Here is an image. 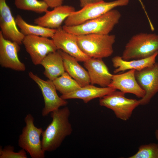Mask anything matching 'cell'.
<instances>
[{
    "instance_id": "6da1fadb",
    "label": "cell",
    "mask_w": 158,
    "mask_h": 158,
    "mask_svg": "<svg viewBox=\"0 0 158 158\" xmlns=\"http://www.w3.org/2000/svg\"><path fill=\"white\" fill-rule=\"evenodd\" d=\"M70 112L69 108L65 107L50 113L52 121L42 135V148L45 152L56 150L72 134L73 129L69 120Z\"/></svg>"
},
{
    "instance_id": "7a4b0ae2",
    "label": "cell",
    "mask_w": 158,
    "mask_h": 158,
    "mask_svg": "<svg viewBox=\"0 0 158 158\" xmlns=\"http://www.w3.org/2000/svg\"><path fill=\"white\" fill-rule=\"evenodd\" d=\"M121 17L119 11L113 9L80 25L72 26L64 25L62 28L66 31L77 35L92 34L108 35L118 23Z\"/></svg>"
},
{
    "instance_id": "3957f363",
    "label": "cell",
    "mask_w": 158,
    "mask_h": 158,
    "mask_svg": "<svg viewBox=\"0 0 158 158\" xmlns=\"http://www.w3.org/2000/svg\"><path fill=\"white\" fill-rule=\"evenodd\" d=\"M158 52V35L141 32L133 36L121 56L125 60L143 59Z\"/></svg>"
},
{
    "instance_id": "277c9868",
    "label": "cell",
    "mask_w": 158,
    "mask_h": 158,
    "mask_svg": "<svg viewBox=\"0 0 158 158\" xmlns=\"http://www.w3.org/2000/svg\"><path fill=\"white\" fill-rule=\"evenodd\" d=\"M77 36L79 48L90 58H107L113 53L116 40L114 35L92 34Z\"/></svg>"
},
{
    "instance_id": "5b68a950",
    "label": "cell",
    "mask_w": 158,
    "mask_h": 158,
    "mask_svg": "<svg viewBox=\"0 0 158 158\" xmlns=\"http://www.w3.org/2000/svg\"><path fill=\"white\" fill-rule=\"evenodd\" d=\"M25 126L23 128L18 140V146L29 154L32 158H44L45 152L43 150L40 140L43 130L34 124V118L30 114L24 119Z\"/></svg>"
},
{
    "instance_id": "8992f818",
    "label": "cell",
    "mask_w": 158,
    "mask_h": 158,
    "mask_svg": "<svg viewBox=\"0 0 158 158\" xmlns=\"http://www.w3.org/2000/svg\"><path fill=\"white\" fill-rule=\"evenodd\" d=\"M129 2V0L103 1L87 6L71 13L64 21V25L72 26L80 25L99 17L114 8L126 6Z\"/></svg>"
},
{
    "instance_id": "52a82bcc",
    "label": "cell",
    "mask_w": 158,
    "mask_h": 158,
    "mask_svg": "<svg viewBox=\"0 0 158 158\" xmlns=\"http://www.w3.org/2000/svg\"><path fill=\"white\" fill-rule=\"evenodd\" d=\"M125 94L116 90L100 98L99 104L113 111L116 117L126 121L131 116L134 110L140 105L139 100L129 99Z\"/></svg>"
},
{
    "instance_id": "ba28073f",
    "label": "cell",
    "mask_w": 158,
    "mask_h": 158,
    "mask_svg": "<svg viewBox=\"0 0 158 158\" xmlns=\"http://www.w3.org/2000/svg\"><path fill=\"white\" fill-rule=\"evenodd\" d=\"M28 74L41 90L44 102V106L42 112L43 116H47L51 112L67 104L68 102L66 100L58 95L52 81L49 79L43 80L31 71L29 72Z\"/></svg>"
},
{
    "instance_id": "9c48e42d",
    "label": "cell",
    "mask_w": 158,
    "mask_h": 158,
    "mask_svg": "<svg viewBox=\"0 0 158 158\" xmlns=\"http://www.w3.org/2000/svg\"><path fill=\"white\" fill-rule=\"evenodd\" d=\"M22 43L35 65L40 64L49 53L58 50L52 39L40 36H25Z\"/></svg>"
},
{
    "instance_id": "30bf717a",
    "label": "cell",
    "mask_w": 158,
    "mask_h": 158,
    "mask_svg": "<svg viewBox=\"0 0 158 158\" xmlns=\"http://www.w3.org/2000/svg\"><path fill=\"white\" fill-rule=\"evenodd\" d=\"M136 80L145 92L143 97L139 100L140 105L148 104L158 92V62L139 71H135Z\"/></svg>"
},
{
    "instance_id": "8fae6325",
    "label": "cell",
    "mask_w": 158,
    "mask_h": 158,
    "mask_svg": "<svg viewBox=\"0 0 158 158\" xmlns=\"http://www.w3.org/2000/svg\"><path fill=\"white\" fill-rule=\"evenodd\" d=\"M77 36L60 27L56 29L51 39L58 50H61L73 56L78 61L84 62L90 57L79 48Z\"/></svg>"
},
{
    "instance_id": "7c38bea8",
    "label": "cell",
    "mask_w": 158,
    "mask_h": 158,
    "mask_svg": "<svg viewBox=\"0 0 158 158\" xmlns=\"http://www.w3.org/2000/svg\"><path fill=\"white\" fill-rule=\"evenodd\" d=\"M19 44L7 40L0 31V64L3 67L17 71H23L26 69L25 64L19 60L18 53Z\"/></svg>"
},
{
    "instance_id": "4fadbf2b",
    "label": "cell",
    "mask_w": 158,
    "mask_h": 158,
    "mask_svg": "<svg viewBox=\"0 0 158 158\" xmlns=\"http://www.w3.org/2000/svg\"><path fill=\"white\" fill-rule=\"evenodd\" d=\"M17 25L6 0H0V31L4 38L20 45L25 36L18 30Z\"/></svg>"
},
{
    "instance_id": "5bb4252c",
    "label": "cell",
    "mask_w": 158,
    "mask_h": 158,
    "mask_svg": "<svg viewBox=\"0 0 158 158\" xmlns=\"http://www.w3.org/2000/svg\"><path fill=\"white\" fill-rule=\"evenodd\" d=\"M135 71L131 69L122 73L113 74L111 82L108 87L125 94H132L138 98H142L145 92L136 80Z\"/></svg>"
},
{
    "instance_id": "9a60e30c",
    "label": "cell",
    "mask_w": 158,
    "mask_h": 158,
    "mask_svg": "<svg viewBox=\"0 0 158 158\" xmlns=\"http://www.w3.org/2000/svg\"><path fill=\"white\" fill-rule=\"evenodd\" d=\"M84 62L91 84H97L102 87L108 86L111 82L113 74L110 73L102 58H90Z\"/></svg>"
},
{
    "instance_id": "2e32d148",
    "label": "cell",
    "mask_w": 158,
    "mask_h": 158,
    "mask_svg": "<svg viewBox=\"0 0 158 158\" xmlns=\"http://www.w3.org/2000/svg\"><path fill=\"white\" fill-rule=\"evenodd\" d=\"M75 11L72 6L61 5L51 11H47L43 16L35 19L34 22L44 27L57 29L61 27L63 22Z\"/></svg>"
},
{
    "instance_id": "e0dca14e",
    "label": "cell",
    "mask_w": 158,
    "mask_h": 158,
    "mask_svg": "<svg viewBox=\"0 0 158 158\" xmlns=\"http://www.w3.org/2000/svg\"><path fill=\"white\" fill-rule=\"evenodd\" d=\"M116 90L109 87H99L89 84L70 93L62 95L60 97L66 100L70 99H81L84 103H87L92 99L101 98Z\"/></svg>"
},
{
    "instance_id": "ac0fdd59",
    "label": "cell",
    "mask_w": 158,
    "mask_h": 158,
    "mask_svg": "<svg viewBox=\"0 0 158 158\" xmlns=\"http://www.w3.org/2000/svg\"><path fill=\"white\" fill-rule=\"evenodd\" d=\"M62 57L65 71L81 87L90 84L89 76L75 58L63 51L58 50Z\"/></svg>"
},
{
    "instance_id": "d6986e66",
    "label": "cell",
    "mask_w": 158,
    "mask_h": 158,
    "mask_svg": "<svg viewBox=\"0 0 158 158\" xmlns=\"http://www.w3.org/2000/svg\"><path fill=\"white\" fill-rule=\"evenodd\" d=\"M158 52L148 58L130 60H123L121 56H116L111 60L113 66L115 68L114 73L116 74L127 70L134 69L139 71L153 65L156 62Z\"/></svg>"
},
{
    "instance_id": "ffe728a7",
    "label": "cell",
    "mask_w": 158,
    "mask_h": 158,
    "mask_svg": "<svg viewBox=\"0 0 158 158\" xmlns=\"http://www.w3.org/2000/svg\"><path fill=\"white\" fill-rule=\"evenodd\" d=\"M40 65L44 68V75L51 81L65 72L63 59L59 50L48 54Z\"/></svg>"
},
{
    "instance_id": "44dd1931",
    "label": "cell",
    "mask_w": 158,
    "mask_h": 158,
    "mask_svg": "<svg viewBox=\"0 0 158 158\" xmlns=\"http://www.w3.org/2000/svg\"><path fill=\"white\" fill-rule=\"evenodd\" d=\"M15 20L17 25L20 29V32L25 36L34 35L51 38L56 31V29L28 24L20 15L17 16Z\"/></svg>"
},
{
    "instance_id": "7402d4cb",
    "label": "cell",
    "mask_w": 158,
    "mask_h": 158,
    "mask_svg": "<svg viewBox=\"0 0 158 158\" xmlns=\"http://www.w3.org/2000/svg\"><path fill=\"white\" fill-rule=\"evenodd\" d=\"M52 81L56 90L62 95L72 92L81 87L66 71Z\"/></svg>"
},
{
    "instance_id": "603a6c76",
    "label": "cell",
    "mask_w": 158,
    "mask_h": 158,
    "mask_svg": "<svg viewBox=\"0 0 158 158\" xmlns=\"http://www.w3.org/2000/svg\"><path fill=\"white\" fill-rule=\"evenodd\" d=\"M14 4L18 9L37 13H45L49 8L44 1L38 0H15Z\"/></svg>"
},
{
    "instance_id": "cb8c5ba5",
    "label": "cell",
    "mask_w": 158,
    "mask_h": 158,
    "mask_svg": "<svg viewBox=\"0 0 158 158\" xmlns=\"http://www.w3.org/2000/svg\"><path fill=\"white\" fill-rule=\"evenodd\" d=\"M129 158H158V145L154 143L142 145L137 152Z\"/></svg>"
},
{
    "instance_id": "d4e9b609",
    "label": "cell",
    "mask_w": 158,
    "mask_h": 158,
    "mask_svg": "<svg viewBox=\"0 0 158 158\" xmlns=\"http://www.w3.org/2000/svg\"><path fill=\"white\" fill-rule=\"evenodd\" d=\"M14 147L11 145H8L3 148H0V158H27L26 151L23 149L16 152Z\"/></svg>"
},
{
    "instance_id": "484cf974",
    "label": "cell",
    "mask_w": 158,
    "mask_h": 158,
    "mask_svg": "<svg viewBox=\"0 0 158 158\" xmlns=\"http://www.w3.org/2000/svg\"><path fill=\"white\" fill-rule=\"evenodd\" d=\"M45 2L49 7L54 8L62 5L63 0H42Z\"/></svg>"
},
{
    "instance_id": "4316f807",
    "label": "cell",
    "mask_w": 158,
    "mask_h": 158,
    "mask_svg": "<svg viewBox=\"0 0 158 158\" xmlns=\"http://www.w3.org/2000/svg\"><path fill=\"white\" fill-rule=\"evenodd\" d=\"M104 0H80V6L83 8L87 6L98 3L104 1Z\"/></svg>"
},
{
    "instance_id": "83f0119b",
    "label": "cell",
    "mask_w": 158,
    "mask_h": 158,
    "mask_svg": "<svg viewBox=\"0 0 158 158\" xmlns=\"http://www.w3.org/2000/svg\"><path fill=\"white\" fill-rule=\"evenodd\" d=\"M139 1V2L140 3V4H141V5L142 6V7L143 9V10H144L145 12V13L146 16L147 17V18L148 20V21L149 23H150V24H152V23H151V21H150V18L148 15V14H147V13L145 10V6H144L143 4V3H142V0H138Z\"/></svg>"
},
{
    "instance_id": "f1b7e54d",
    "label": "cell",
    "mask_w": 158,
    "mask_h": 158,
    "mask_svg": "<svg viewBox=\"0 0 158 158\" xmlns=\"http://www.w3.org/2000/svg\"><path fill=\"white\" fill-rule=\"evenodd\" d=\"M155 136L156 139L158 141V129L156 130L155 132Z\"/></svg>"
}]
</instances>
